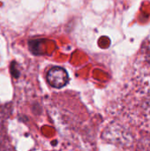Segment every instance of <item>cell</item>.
<instances>
[{
	"mask_svg": "<svg viewBox=\"0 0 150 151\" xmlns=\"http://www.w3.org/2000/svg\"><path fill=\"white\" fill-rule=\"evenodd\" d=\"M47 81L53 88H61L67 84L69 81V76L67 72L64 68L59 66H55L52 67L48 72Z\"/></svg>",
	"mask_w": 150,
	"mask_h": 151,
	"instance_id": "6da1fadb",
	"label": "cell"
}]
</instances>
